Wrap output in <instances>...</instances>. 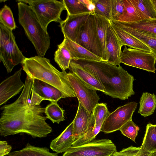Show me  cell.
I'll list each match as a JSON object with an SVG mask.
<instances>
[{"instance_id": "29", "label": "cell", "mask_w": 156, "mask_h": 156, "mask_svg": "<svg viewBox=\"0 0 156 156\" xmlns=\"http://www.w3.org/2000/svg\"><path fill=\"white\" fill-rule=\"evenodd\" d=\"M122 1L124 5V10L118 21L132 23L141 20L131 0Z\"/></svg>"}, {"instance_id": "36", "label": "cell", "mask_w": 156, "mask_h": 156, "mask_svg": "<svg viewBox=\"0 0 156 156\" xmlns=\"http://www.w3.org/2000/svg\"><path fill=\"white\" fill-rule=\"evenodd\" d=\"M109 113L106 103H98L97 104L94 108L92 113L95 120V125L105 118Z\"/></svg>"}, {"instance_id": "34", "label": "cell", "mask_w": 156, "mask_h": 156, "mask_svg": "<svg viewBox=\"0 0 156 156\" xmlns=\"http://www.w3.org/2000/svg\"><path fill=\"white\" fill-rule=\"evenodd\" d=\"M0 23L12 30L16 27L12 12L10 8L4 5L0 11Z\"/></svg>"}, {"instance_id": "6", "label": "cell", "mask_w": 156, "mask_h": 156, "mask_svg": "<svg viewBox=\"0 0 156 156\" xmlns=\"http://www.w3.org/2000/svg\"><path fill=\"white\" fill-rule=\"evenodd\" d=\"M28 5L32 9L41 25L47 30L48 24L51 22L60 23L62 21L61 15L66 10L62 1L55 0H18Z\"/></svg>"}, {"instance_id": "25", "label": "cell", "mask_w": 156, "mask_h": 156, "mask_svg": "<svg viewBox=\"0 0 156 156\" xmlns=\"http://www.w3.org/2000/svg\"><path fill=\"white\" fill-rule=\"evenodd\" d=\"M156 108V95L148 92H144L140 101L138 113L144 117L153 113Z\"/></svg>"}, {"instance_id": "10", "label": "cell", "mask_w": 156, "mask_h": 156, "mask_svg": "<svg viewBox=\"0 0 156 156\" xmlns=\"http://www.w3.org/2000/svg\"><path fill=\"white\" fill-rule=\"evenodd\" d=\"M137 105V103L131 101L118 107L110 113L103 122L101 131L109 133L119 130L126 122L132 119Z\"/></svg>"}, {"instance_id": "5", "label": "cell", "mask_w": 156, "mask_h": 156, "mask_svg": "<svg viewBox=\"0 0 156 156\" xmlns=\"http://www.w3.org/2000/svg\"><path fill=\"white\" fill-rule=\"evenodd\" d=\"M0 59L8 73L26 58L19 48L12 31L0 23Z\"/></svg>"}, {"instance_id": "14", "label": "cell", "mask_w": 156, "mask_h": 156, "mask_svg": "<svg viewBox=\"0 0 156 156\" xmlns=\"http://www.w3.org/2000/svg\"><path fill=\"white\" fill-rule=\"evenodd\" d=\"M90 14L67 15L66 19L60 23L64 38L75 42L80 29L86 22Z\"/></svg>"}, {"instance_id": "20", "label": "cell", "mask_w": 156, "mask_h": 156, "mask_svg": "<svg viewBox=\"0 0 156 156\" xmlns=\"http://www.w3.org/2000/svg\"><path fill=\"white\" fill-rule=\"evenodd\" d=\"M83 82L96 90L103 92L105 89L98 80L80 65L71 61L69 69Z\"/></svg>"}, {"instance_id": "7", "label": "cell", "mask_w": 156, "mask_h": 156, "mask_svg": "<svg viewBox=\"0 0 156 156\" xmlns=\"http://www.w3.org/2000/svg\"><path fill=\"white\" fill-rule=\"evenodd\" d=\"M116 151V146L112 141L105 139L72 146L62 156H112Z\"/></svg>"}, {"instance_id": "21", "label": "cell", "mask_w": 156, "mask_h": 156, "mask_svg": "<svg viewBox=\"0 0 156 156\" xmlns=\"http://www.w3.org/2000/svg\"><path fill=\"white\" fill-rule=\"evenodd\" d=\"M98 37L100 44L101 58L107 62L108 54L106 44V36L107 29L111 25L110 21L101 16L94 14Z\"/></svg>"}, {"instance_id": "28", "label": "cell", "mask_w": 156, "mask_h": 156, "mask_svg": "<svg viewBox=\"0 0 156 156\" xmlns=\"http://www.w3.org/2000/svg\"><path fill=\"white\" fill-rule=\"evenodd\" d=\"M64 110L59 106L57 101L51 102L45 108V114L47 118L53 123L59 124L64 121Z\"/></svg>"}, {"instance_id": "41", "label": "cell", "mask_w": 156, "mask_h": 156, "mask_svg": "<svg viewBox=\"0 0 156 156\" xmlns=\"http://www.w3.org/2000/svg\"><path fill=\"white\" fill-rule=\"evenodd\" d=\"M150 1L156 14V0H150Z\"/></svg>"}, {"instance_id": "15", "label": "cell", "mask_w": 156, "mask_h": 156, "mask_svg": "<svg viewBox=\"0 0 156 156\" xmlns=\"http://www.w3.org/2000/svg\"><path fill=\"white\" fill-rule=\"evenodd\" d=\"M106 44L108 58L107 62L114 65L120 66L122 48L123 45L111 24L107 30Z\"/></svg>"}, {"instance_id": "43", "label": "cell", "mask_w": 156, "mask_h": 156, "mask_svg": "<svg viewBox=\"0 0 156 156\" xmlns=\"http://www.w3.org/2000/svg\"><path fill=\"white\" fill-rule=\"evenodd\" d=\"M150 156H156V151L152 152Z\"/></svg>"}, {"instance_id": "23", "label": "cell", "mask_w": 156, "mask_h": 156, "mask_svg": "<svg viewBox=\"0 0 156 156\" xmlns=\"http://www.w3.org/2000/svg\"><path fill=\"white\" fill-rule=\"evenodd\" d=\"M8 156H58L56 153L50 152L46 147H37L28 143L22 149L10 152Z\"/></svg>"}, {"instance_id": "22", "label": "cell", "mask_w": 156, "mask_h": 156, "mask_svg": "<svg viewBox=\"0 0 156 156\" xmlns=\"http://www.w3.org/2000/svg\"><path fill=\"white\" fill-rule=\"evenodd\" d=\"M111 24L123 45L127 46L133 49L151 52L152 50L148 47L129 34L118 27L111 21Z\"/></svg>"}, {"instance_id": "18", "label": "cell", "mask_w": 156, "mask_h": 156, "mask_svg": "<svg viewBox=\"0 0 156 156\" xmlns=\"http://www.w3.org/2000/svg\"><path fill=\"white\" fill-rule=\"evenodd\" d=\"M63 41L70 52L72 60L102 61L101 58L68 38H64Z\"/></svg>"}, {"instance_id": "37", "label": "cell", "mask_w": 156, "mask_h": 156, "mask_svg": "<svg viewBox=\"0 0 156 156\" xmlns=\"http://www.w3.org/2000/svg\"><path fill=\"white\" fill-rule=\"evenodd\" d=\"M120 156H150L152 152L145 151L141 147L131 146L119 152Z\"/></svg>"}, {"instance_id": "38", "label": "cell", "mask_w": 156, "mask_h": 156, "mask_svg": "<svg viewBox=\"0 0 156 156\" xmlns=\"http://www.w3.org/2000/svg\"><path fill=\"white\" fill-rule=\"evenodd\" d=\"M123 10L122 0H111V21H118Z\"/></svg>"}, {"instance_id": "13", "label": "cell", "mask_w": 156, "mask_h": 156, "mask_svg": "<svg viewBox=\"0 0 156 156\" xmlns=\"http://www.w3.org/2000/svg\"><path fill=\"white\" fill-rule=\"evenodd\" d=\"M73 121V132L76 140L95 125V120L92 114L88 112L79 102Z\"/></svg>"}, {"instance_id": "40", "label": "cell", "mask_w": 156, "mask_h": 156, "mask_svg": "<svg viewBox=\"0 0 156 156\" xmlns=\"http://www.w3.org/2000/svg\"><path fill=\"white\" fill-rule=\"evenodd\" d=\"M43 100L38 94L32 90V95L30 102V105L36 106L40 105Z\"/></svg>"}, {"instance_id": "2", "label": "cell", "mask_w": 156, "mask_h": 156, "mask_svg": "<svg viewBox=\"0 0 156 156\" xmlns=\"http://www.w3.org/2000/svg\"><path fill=\"white\" fill-rule=\"evenodd\" d=\"M71 61L80 65L96 78L104 87V93L105 95L125 100L134 94L133 89L134 77L120 66L103 61Z\"/></svg>"}, {"instance_id": "26", "label": "cell", "mask_w": 156, "mask_h": 156, "mask_svg": "<svg viewBox=\"0 0 156 156\" xmlns=\"http://www.w3.org/2000/svg\"><path fill=\"white\" fill-rule=\"evenodd\" d=\"M57 47L54 54V60L62 71H65L69 67L72 60L71 54L63 41Z\"/></svg>"}, {"instance_id": "24", "label": "cell", "mask_w": 156, "mask_h": 156, "mask_svg": "<svg viewBox=\"0 0 156 156\" xmlns=\"http://www.w3.org/2000/svg\"><path fill=\"white\" fill-rule=\"evenodd\" d=\"M142 20L156 19V14L150 0H131Z\"/></svg>"}, {"instance_id": "42", "label": "cell", "mask_w": 156, "mask_h": 156, "mask_svg": "<svg viewBox=\"0 0 156 156\" xmlns=\"http://www.w3.org/2000/svg\"><path fill=\"white\" fill-rule=\"evenodd\" d=\"M112 156H120L119 152L116 151Z\"/></svg>"}, {"instance_id": "27", "label": "cell", "mask_w": 156, "mask_h": 156, "mask_svg": "<svg viewBox=\"0 0 156 156\" xmlns=\"http://www.w3.org/2000/svg\"><path fill=\"white\" fill-rule=\"evenodd\" d=\"M141 147L145 151H156V125L149 123L146 126L145 133Z\"/></svg>"}, {"instance_id": "3", "label": "cell", "mask_w": 156, "mask_h": 156, "mask_svg": "<svg viewBox=\"0 0 156 156\" xmlns=\"http://www.w3.org/2000/svg\"><path fill=\"white\" fill-rule=\"evenodd\" d=\"M23 70L31 78L42 81L55 87L67 97L76 96L65 71H60L44 57L26 58L22 64Z\"/></svg>"}, {"instance_id": "1", "label": "cell", "mask_w": 156, "mask_h": 156, "mask_svg": "<svg viewBox=\"0 0 156 156\" xmlns=\"http://www.w3.org/2000/svg\"><path fill=\"white\" fill-rule=\"evenodd\" d=\"M31 94L21 93L13 102L1 108L0 133L4 136L25 133L33 138L46 137L52 130L44 115L45 108L30 105Z\"/></svg>"}, {"instance_id": "4", "label": "cell", "mask_w": 156, "mask_h": 156, "mask_svg": "<svg viewBox=\"0 0 156 156\" xmlns=\"http://www.w3.org/2000/svg\"><path fill=\"white\" fill-rule=\"evenodd\" d=\"M17 5L20 24L38 55L44 57L50 46V37L47 31L43 27L29 5L21 2H18Z\"/></svg>"}, {"instance_id": "9", "label": "cell", "mask_w": 156, "mask_h": 156, "mask_svg": "<svg viewBox=\"0 0 156 156\" xmlns=\"http://www.w3.org/2000/svg\"><path fill=\"white\" fill-rule=\"evenodd\" d=\"M75 42L101 58L94 14H90L86 22L80 29Z\"/></svg>"}, {"instance_id": "30", "label": "cell", "mask_w": 156, "mask_h": 156, "mask_svg": "<svg viewBox=\"0 0 156 156\" xmlns=\"http://www.w3.org/2000/svg\"><path fill=\"white\" fill-rule=\"evenodd\" d=\"M118 21L122 25L133 29L156 34V19L142 20L132 23Z\"/></svg>"}, {"instance_id": "17", "label": "cell", "mask_w": 156, "mask_h": 156, "mask_svg": "<svg viewBox=\"0 0 156 156\" xmlns=\"http://www.w3.org/2000/svg\"><path fill=\"white\" fill-rule=\"evenodd\" d=\"M32 90L44 100L57 102L60 99L66 98L59 90L52 85L39 80L34 79Z\"/></svg>"}, {"instance_id": "35", "label": "cell", "mask_w": 156, "mask_h": 156, "mask_svg": "<svg viewBox=\"0 0 156 156\" xmlns=\"http://www.w3.org/2000/svg\"><path fill=\"white\" fill-rule=\"evenodd\" d=\"M139 129V127L131 119L124 125L119 130L123 135L135 142Z\"/></svg>"}, {"instance_id": "44", "label": "cell", "mask_w": 156, "mask_h": 156, "mask_svg": "<svg viewBox=\"0 0 156 156\" xmlns=\"http://www.w3.org/2000/svg\"><path fill=\"white\" fill-rule=\"evenodd\" d=\"M155 65L156 66V63H155Z\"/></svg>"}, {"instance_id": "16", "label": "cell", "mask_w": 156, "mask_h": 156, "mask_svg": "<svg viewBox=\"0 0 156 156\" xmlns=\"http://www.w3.org/2000/svg\"><path fill=\"white\" fill-rule=\"evenodd\" d=\"M73 121L70 123L58 137L52 140L50 148L57 153L66 152L76 140L73 132Z\"/></svg>"}, {"instance_id": "32", "label": "cell", "mask_w": 156, "mask_h": 156, "mask_svg": "<svg viewBox=\"0 0 156 156\" xmlns=\"http://www.w3.org/2000/svg\"><path fill=\"white\" fill-rule=\"evenodd\" d=\"M94 5V14L111 21V0H92Z\"/></svg>"}, {"instance_id": "12", "label": "cell", "mask_w": 156, "mask_h": 156, "mask_svg": "<svg viewBox=\"0 0 156 156\" xmlns=\"http://www.w3.org/2000/svg\"><path fill=\"white\" fill-rule=\"evenodd\" d=\"M22 68L2 81L0 84V105L22 91L24 83L21 76Z\"/></svg>"}, {"instance_id": "11", "label": "cell", "mask_w": 156, "mask_h": 156, "mask_svg": "<svg viewBox=\"0 0 156 156\" xmlns=\"http://www.w3.org/2000/svg\"><path fill=\"white\" fill-rule=\"evenodd\" d=\"M67 75L79 102L88 112L92 114L100 99L97 90L83 82L72 72H70Z\"/></svg>"}, {"instance_id": "33", "label": "cell", "mask_w": 156, "mask_h": 156, "mask_svg": "<svg viewBox=\"0 0 156 156\" xmlns=\"http://www.w3.org/2000/svg\"><path fill=\"white\" fill-rule=\"evenodd\" d=\"M105 118L101 120L94 126L90 128L87 133L76 139L73 143L72 146H77L86 144L93 140L96 136L101 132L102 126Z\"/></svg>"}, {"instance_id": "19", "label": "cell", "mask_w": 156, "mask_h": 156, "mask_svg": "<svg viewBox=\"0 0 156 156\" xmlns=\"http://www.w3.org/2000/svg\"><path fill=\"white\" fill-rule=\"evenodd\" d=\"M111 21L148 47L156 56V34L133 29L122 25L118 21Z\"/></svg>"}, {"instance_id": "31", "label": "cell", "mask_w": 156, "mask_h": 156, "mask_svg": "<svg viewBox=\"0 0 156 156\" xmlns=\"http://www.w3.org/2000/svg\"><path fill=\"white\" fill-rule=\"evenodd\" d=\"M67 12V15L72 16L85 13H91L87 7L80 0H62Z\"/></svg>"}, {"instance_id": "39", "label": "cell", "mask_w": 156, "mask_h": 156, "mask_svg": "<svg viewBox=\"0 0 156 156\" xmlns=\"http://www.w3.org/2000/svg\"><path fill=\"white\" fill-rule=\"evenodd\" d=\"M12 149V147L9 145L6 141H0V156L8 155Z\"/></svg>"}, {"instance_id": "8", "label": "cell", "mask_w": 156, "mask_h": 156, "mask_svg": "<svg viewBox=\"0 0 156 156\" xmlns=\"http://www.w3.org/2000/svg\"><path fill=\"white\" fill-rule=\"evenodd\" d=\"M156 56L153 53L126 46L120 56L121 63L153 73L156 70Z\"/></svg>"}]
</instances>
